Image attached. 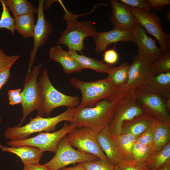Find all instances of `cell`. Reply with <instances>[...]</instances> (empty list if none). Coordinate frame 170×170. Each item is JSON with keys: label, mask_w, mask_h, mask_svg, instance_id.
Instances as JSON below:
<instances>
[{"label": "cell", "mask_w": 170, "mask_h": 170, "mask_svg": "<svg viewBox=\"0 0 170 170\" xmlns=\"http://www.w3.org/2000/svg\"><path fill=\"white\" fill-rule=\"evenodd\" d=\"M155 120L150 116L144 113L124 122L121 133H130L138 137L150 127Z\"/></svg>", "instance_id": "obj_21"}, {"label": "cell", "mask_w": 170, "mask_h": 170, "mask_svg": "<svg viewBox=\"0 0 170 170\" xmlns=\"http://www.w3.org/2000/svg\"><path fill=\"white\" fill-rule=\"evenodd\" d=\"M150 9L159 10L170 3V0H147Z\"/></svg>", "instance_id": "obj_39"}, {"label": "cell", "mask_w": 170, "mask_h": 170, "mask_svg": "<svg viewBox=\"0 0 170 170\" xmlns=\"http://www.w3.org/2000/svg\"><path fill=\"white\" fill-rule=\"evenodd\" d=\"M126 93L98 102L93 107L76 110L70 124L76 128L87 127L98 133L108 126L112 119L117 104Z\"/></svg>", "instance_id": "obj_1"}, {"label": "cell", "mask_w": 170, "mask_h": 170, "mask_svg": "<svg viewBox=\"0 0 170 170\" xmlns=\"http://www.w3.org/2000/svg\"><path fill=\"white\" fill-rule=\"evenodd\" d=\"M2 11L0 18V29L4 28L9 30L13 35L14 34V20L11 15L6 5L4 0H0Z\"/></svg>", "instance_id": "obj_31"}, {"label": "cell", "mask_w": 170, "mask_h": 170, "mask_svg": "<svg viewBox=\"0 0 170 170\" xmlns=\"http://www.w3.org/2000/svg\"><path fill=\"white\" fill-rule=\"evenodd\" d=\"M127 6L142 10H150L147 0H120Z\"/></svg>", "instance_id": "obj_37"}, {"label": "cell", "mask_w": 170, "mask_h": 170, "mask_svg": "<svg viewBox=\"0 0 170 170\" xmlns=\"http://www.w3.org/2000/svg\"><path fill=\"white\" fill-rule=\"evenodd\" d=\"M12 66L0 71V91L3 86L7 82L10 76V69Z\"/></svg>", "instance_id": "obj_40"}, {"label": "cell", "mask_w": 170, "mask_h": 170, "mask_svg": "<svg viewBox=\"0 0 170 170\" xmlns=\"http://www.w3.org/2000/svg\"><path fill=\"white\" fill-rule=\"evenodd\" d=\"M21 92V89L18 88L14 90H9L8 92L9 100L20 95Z\"/></svg>", "instance_id": "obj_42"}, {"label": "cell", "mask_w": 170, "mask_h": 170, "mask_svg": "<svg viewBox=\"0 0 170 170\" xmlns=\"http://www.w3.org/2000/svg\"><path fill=\"white\" fill-rule=\"evenodd\" d=\"M155 170H170V161L165 163Z\"/></svg>", "instance_id": "obj_45"}, {"label": "cell", "mask_w": 170, "mask_h": 170, "mask_svg": "<svg viewBox=\"0 0 170 170\" xmlns=\"http://www.w3.org/2000/svg\"><path fill=\"white\" fill-rule=\"evenodd\" d=\"M165 105L169 111L170 110V98L165 99Z\"/></svg>", "instance_id": "obj_46"}, {"label": "cell", "mask_w": 170, "mask_h": 170, "mask_svg": "<svg viewBox=\"0 0 170 170\" xmlns=\"http://www.w3.org/2000/svg\"><path fill=\"white\" fill-rule=\"evenodd\" d=\"M169 143H170V124L156 119L155 132L151 146L150 155L161 150Z\"/></svg>", "instance_id": "obj_23"}, {"label": "cell", "mask_w": 170, "mask_h": 170, "mask_svg": "<svg viewBox=\"0 0 170 170\" xmlns=\"http://www.w3.org/2000/svg\"><path fill=\"white\" fill-rule=\"evenodd\" d=\"M74 111L75 108H67L65 112L54 117L43 118L37 115L35 118H30V122L23 126L8 127L4 132L5 137L9 140H20L28 138L35 133L54 131L59 122L63 121L70 122Z\"/></svg>", "instance_id": "obj_3"}, {"label": "cell", "mask_w": 170, "mask_h": 170, "mask_svg": "<svg viewBox=\"0 0 170 170\" xmlns=\"http://www.w3.org/2000/svg\"><path fill=\"white\" fill-rule=\"evenodd\" d=\"M143 88L165 99L170 98V72L155 75Z\"/></svg>", "instance_id": "obj_22"}, {"label": "cell", "mask_w": 170, "mask_h": 170, "mask_svg": "<svg viewBox=\"0 0 170 170\" xmlns=\"http://www.w3.org/2000/svg\"><path fill=\"white\" fill-rule=\"evenodd\" d=\"M76 128L71 124L65 122L59 130L53 132L40 133L37 135L25 139L9 140L6 143L10 146L27 145L39 148L42 151H48L55 153L60 141Z\"/></svg>", "instance_id": "obj_7"}, {"label": "cell", "mask_w": 170, "mask_h": 170, "mask_svg": "<svg viewBox=\"0 0 170 170\" xmlns=\"http://www.w3.org/2000/svg\"><path fill=\"white\" fill-rule=\"evenodd\" d=\"M137 136L130 133L112 135L113 141L125 160H134L132 149Z\"/></svg>", "instance_id": "obj_25"}, {"label": "cell", "mask_w": 170, "mask_h": 170, "mask_svg": "<svg viewBox=\"0 0 170 170\" xmlns=\"http://www.w3.org/2000/svg\"><path fill=\"white\" fill-rule=\"evenodd\" d=\"M170 161V143L161 150L151 154L145 162L150 170H155Z\"/></svg>", "instance_id": "obj_29"}, {"label": "cell", "mask_w": 170, "mask_h": 170, "mask_svg": "<svg viewBox=\"0 0 170 170\" xmlns=\"http://www.w3.org/2000/svg\"><path fill=\"white\" fill-rule=\"evenodd\" d=\"M152 65L155 75L170 72V51L164 53L163 56Z\"/></svg>", "instance_id": "obj_32"}, {"label": "cell", "mask_w": 170, "mask_h": 170, "mask_svg": "<svg viewBox=\"0 0 170 170\" xmlns=\"http://www.w3.org/2000/svg\"><path fill=\"white\" fill-rule=\"evenodd\" d=\"M97 134L89 128L82 127L76 128L65 137L71 145L80 152L108 161L98 144Z\"/></svg>", "instance_id": "obj_10"}, {"label": "cell", "mask_w": 170, "mask_h": 170, "mask_svg": "<svg viewBox=\"0 0 170 170\" xmlns=\"http://www.w3.org/2000/svg\"><path fill=\"white\" fill-rule=\"evenodd\" d=\"M45 63L35 66L26 75L21 93L23 116L18 125L19 126L35 110L37 111L38 116L42 117L44 115L43 100L37 79L40 68Z\"/></svg>", "instance_id": "obj_5"}, {"label": "cell", "mask_w": 170, "mask_h": 170, "mask_svg": "<svg viewBox=\"0 0 170 170\" xmlns=\"http://www.w3.org/2000/svg\"><path fill=\"white\" fill-rule=\"evenodd\" d=\"M96 137L100 148L112 165L116 166L124 160L113 141L108 127L97 133Z\"/></svg>", "instance_id": "obj_18"}, {"label": "cell", "mask_w": 170, "mask_h": 170, "mask_svg": "<svg viewBox=\"0 0 170 170\" xmlns=\"http://www.w3.org/2000/svg\"><path fill=\"white\" fill-rule=\"evenodd\" d=\"M45 1L39 0L37 12V18L33 32V48L30 54L29 69L30 71L35 60L38 48L45 45L49 35L53 32V28L51 23L45 18L43 9Z\"/></svg>", "instance_id": "obj_14"}, {"label": "cell", "mask_w": 170, "mask_h": 170, "mask_svg": "<svg viewBox=\"0 0 170 170\" xmlns=\"http://www.w3.org/2000/svg\"><path fill=\"white\" fill-rule=\"evenodd\" d=\"M53 157L46 164L51 170H59L69 164L94 161L98 157L87 154L76 150L64 137L59 142Z\"/></svg>", "instance_id": "obj_11"}, {"label": "cell", "mask_w": 170, "mask_h": 170, "mask_svg": "<svg viewBox=\"0 0 170 170\" xmlns=\"http://www.w3.org/2000/svg\"><path fill=\"white\" fill-rule=\"evenodd\" d=\"M155 120L150 127L136 138V141L151 146L155 132Z\"/></svg>", "instance_id": "obj_35"}, {"label": "cell", "mask_w": 170, "mask_h": 170, "mask_svg": "<svg viewBox=\"0 0 170 170\" xmlns=\"http://www.w3.org/2000/svg\"><path fill=\"white\" fill-rule=\"evenodd\" d=\"M1 121H2L1 117L0 116V122H1Z\"/></svg>", "instance_id": "obj_47"}, {"label": "cell", "mask_w": 170, "mask_h": 170, "mask_svg": "<svg viewBox=\"0 0 170 170\" xmlns=\"http://www.w3.org/2000/svg\"><path fill=\"white\" fill-rule=\"evenodd\" d=\"M133 34L132 42L138 46V54L144 59L153 64L160 59L163 52L158 48L156 41L149 37L144 28L138 23L131 29Z\"/></svg>", "instance_id": "obj_15"}, {"label": "cell", "mask_w": 170, "mask_h": 170, "mask_svg": "<svg viewBox=\"0 0 170 170\" xmlns=\"http://www.w3.org/2000/svg\"><path fill=\"white\" fill-rule=\"evenodd\" d=\"M15 29L24 38L33 37L35 26L34 14H28L14 18Z\"/></svg>", "instance_id": "obj_26"}, {"label": "cell", "mask_w": 170, "mask_h": 170, "mask_svg": "<svg viewBox=\"0 0 170 170\" xmlns=\"http://www.w3.org/2000/svg\"><path fill=\"white\" fill-rule=\"evenodd\" d=\"M20 57L19 55H7L0 47V71L12 66Z\"/></svg>", "instance_id": "obj_36"}, {"label": "cell", "mask_w": 170, "mask_h": 170, "mask_svg": "<svg viewBox=\"0 0 170 170\" xmlns=\"http://www.w3.org/2000/svg\"><path fill=\"white\" fill-rule=\"evenodd\" d=\"M118 54L114 48L110 49L105 51L103 55V61L107 64L111 65L117 62Z\"/></svg>", "instance_id": "obj_38"}, {"label": "cell", "mask_w": 170, "mask_h": 170, "mask_svg": "<svg viewBox=\"0 0 170 170\" xmlns=\"http://www.w3.org/2000/svg\"><path fill=\"white\" fill-rule=\"evenodd\" d=\"M9 104L11 105H14L21 103L22 101V96L20 94L19 95L9 100Z\"/></svg>", "instance_id": "obj_43"}, {"label": "cell", "mask_w": 170, "mask_h": 170, "mask_svg": "<svg viewBox=\"0 0 170 170\" xmlns=\"http://www.w3.org/2000/svg\"><path fill=\"white\" fill-rule=\"evenodd\" d=\"M130 64L125 62L118 66H112L107 78L112 85L119 89L127 82Z\"/></svg>", "instance_id": "obj_27"}, {"label": "cell", "mask_w": 170, "mask_h": 170, "mask_svg": "<svg viewBox=\"0 0 170 170\" xmlns=\"http://www.w3.org/2000/svg\"><path fill=\"white\" fill-rule=\"evenodd\" d=\"M86 170H115L114 166L108 161L100 159L78 163Z\"/></svg>", "instance_id": "obj_33"}, {"label": "cell", "mask_w": 170, "mask_h": 170, "mask_svg": "<svg viewBox=\"0 0 170 170\" xmlns=\"http://www.w3.org/2000/svg\"><path fill=\"white\" fill-rule=\"evenodd\" d=\"M49 58L52 60L60 64L64 73L66 75L79 72L82 69L68 51L64 50L59 45L50 48L49 52Z\"/></svg>", "instance_id": "obj_19"}, {"label": "cell", "mask_w": 170, "mask_h": 170, "mask_svg": "<svg viewBox=\"0 0 170 170\" xmlns=\"http://www.w3.org/2000/svg\"><path fill=\"white\" fill-rule=\"evenodd\" d=\"M136 100L144 113L162 122L170 124L169 111L165 105V99L144 88L134 90Z\"/></svg>", "instance_id": "obj_13"}, {"label": "cell", "mask_w": 170, "mask_h": 170, "mask_svg": "<svg viewBox=\"0 0 170 170\" xmlns=\"http://www.w3.org/2000/svg\"><path fill=\"white\" fill-rule=\"evenodd\" d=\"M151 146L136 141L132 149L134 160L141 163H145L150 155Z\"/></svg>", "instance_id": "obj_30"}, {"label": "cell", "mask_w": 170, "mask_h": 170, "mask_svg": "<svg viewBox=\"0 0 170 170\" xmlns=\"http://www.w3.org/2000/svg\"><path fill=\"white\" fill-rule=\"evenodd\" d=\"M0 149L19 157L24 165L40 163L43 152L37 147L27 145L8 147L0 144Z\"/></svg>", "instance_id": "obj_20"}, {"label": "cell", "mask_w": 170, "mask_h": 170, "mask_svg": "<svg viewBox=\"0 0 170 170\" xmlns=\"http://www.w3.org/2000/svg\"><path fill=\"white\" fill-rule=\"evenodd\" d=\"M23 170H51L50 167L46 163L30 164L24 165Z\"/></svg>", "instance_id": "obj_41"}, {"label": "cell", "mask_w": 170, "mask_h": 170, "mask_svg": "<svg viewBox=\"0 0 170 170\" xmlns=\"http://www.w3.org/2000/svg\"><path fill=\"white\" fill-rule=\"evenodd\" d=\"M152 64L138 54L134 55L130 64L127 82L119 89V92L128 93L144 88L155 76Z\"/></svg>", "instance_id": "obj_9"}, {"label": "cell", "mask_w": 170, "mask_h": 170, "mask_svg": "<svg viewBox=\"0 0 170 170\" xmlns=\"http://www.w3.org/2000/svg\"><path fill=\"white\" fill-rule=\"evenodd\" d=\"M144 113L136 100L134 91L125 94L118 101L108 128L112 135L120 134L123 123Z\"/></svg>", "instance_id": "obj_8"}, {"label": "cell", "mask_w": 170, "mask_h": 170, "mask_svg": "<svg viewBox=\"0 0 170 170\" xmlns=\"http://www.w3.org/2000/svg\"><path fill=\"white\" fill-rule=\"evenodd\" d=\"M68 51L72 57L78 62L82 68L90 69L99 73H107L110 71L112 65L104 63L102 61L83 55H80L76 52L69 49Z\"/></svg>", "instance_id": "obj_24"}, {"label": "cell", "mask_w": 170, "mask_h": 170, "mask_svg": "<svg viewBox=\"0 0 170 170\" xmlns=\"http://www.w3.org/2000/svg\"><path fill=\"white\" fill-rule=\"evenodd\" d=\"M112 8L110 20L113 26L132 29L138 23L130 7L117 0H109Z\"/></svg>", "instance_id": "obj_17"}, {"label": "cell", "mask_w": 170, "mask_h": 170, "mask_svg": "<svg viewBox=\"0 0 170 170\" xmlns=\"http://www.w3.org/2000/svg\"><path fill=\"white\" fill-rule=\"evenodd\" d=\"M60 170H86V169L81 165L78 163V164L73 167H64Z\"/></svg>", "instance_id": "obj_44"}, {"label": "cell", "mask_w": 170, "mask_h": 170, "mask_svg": "<svg viewBox=\"0 0 170 170\" xmlns=\"http://www.w3.org/2000/svg\"><path fill=\"white\" fill-rule=\"evenodd\" d=\"M38 82L43 100L44 113L47 116H49L53 109L59 107L72 108L79 105L78 97L65 94L54 88L49 79L47 69L43 70Z\"/></svg>", "instance_id": "obj_6"}, {"label": "cell", "mask_w": 170, "mask_h": 170, "mask_svg": "<svg viewBox=\"0 0 170 170\" xmlns=\"http://www.w3.org/2000/svg\"><path fill=\"white\" fill-rule=\"evenodd\" d=\"M130 8L138 23L157 40L163 53L170 51V34L162 31L159 16L150 10Z\"/></svg>", "instance_id": "obj_12"}, {"label": "cell", "mask_w": 170, "mask_h": 170, "mask_svg": "<svg viewBox=\"0 0 170 170\" xmlns=\"http://www.w3.org/2000/svg\"><path fill=\"white\" fill-rule=\"evenodd\" d=\"M133 34L131 29L119 26H114L110 31L99 32L94 39L95 52L98 54L105 51L113 43L120 41L127 42L132 41Z\"/></svg>", "instance_id": "obj_16"}, {"label": "cell", "mask_w": 170, "mask_h": 170, "mask_svg": "<svg viewBox=\"0 0 170 170\" xmlns=\"http://www.w3.org/2000/svg\"><path fill=\"white\" fill-rule=\"evenodd\" d=\"M5 3L15 18L17 16L37 13V8L27 0H4Z\"/></svg>", "instance_id": "obj_28"}, {"label": "cell", "mask_w": 170, "mask_h": 170, "mask_svg": "<svg viewBox=\"0 0 170 170\" xmlns=\"http://www.w3.org/2000/svg\"><path fill=\"white\" fill-rule=\"evenodd\" d=\"M59 2L65 11L63 20L66 21L67 26L61 33L57 43L66 46L69 49L82 53L84 49V39L88 37L94 39L98 32L93 22L91 20L78 21L76 19L82 14L76 15L72 13L66 9L60 1Z\"/></svg>", "instance_id": "obj_2"}, {"label": "cell", "mask_w": 170, "mask_h": 170, "mask_svg": "<svg viewBox=\"0 0 170 170\" xmlns=\"http://www.w3.org/2000/svg\"><path fill=\"white\" fill-rule=\"evenodd\" d=\"M115 170H150L145 163H141L133 160H124L114 166Z\"/></svg>", "instance_id": "obj_34"}, {"label": "cell", "mask_w": 170, "mask_h": 170, "mask_svg": "<svg viewBox=\"0 0 170 170\" xmlns=\"http://www.w3.org/2000/svg\"><path fill=\"white\" fill-rule=\"evenodd\" d=\"M70 82L82 93L81 101L75 108L76 110L93 107L99 100L112 98L119 93V89L114 87L107 77L95 81L86 82L73 77Z\"/></svg>", "instance_id": "obj_4"}]
</instances>
